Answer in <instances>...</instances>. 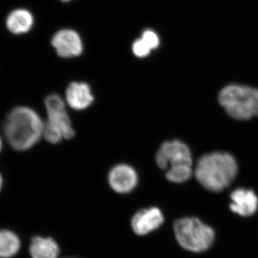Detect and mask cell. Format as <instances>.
Listing matches in <instances>:
<instances>
[{"label":"cell","mask_w":258,"mask_h":258,"mask_svg":"<svg viewBox=\"0 0 258 258\" xmlns=\"http://www.w3.org/2000/svg\"><path fill=\"white\" fill-rule=\"evenodd\" d=\"M43 122L36 112L28 107H17L5 120V137L15 150L25 151L38 142L43 136Z\"/></svg>","instance_id":"1"},{"label":"cell","mask_w":258,"mask_h":258,"mask_svg":"<svg viewBox=\"0 0 258 258\" xmlns=\"http://www.w3.org/2000/svg\"><path fill=\"white\" fill-rule=\"evenodd\" d=\"M238 166L228 153L213 152L199 159L195 176L205 189L219 192L228 187L235 179Z\"/></svg>","instance_id":"2"},{"label":"cell","mask_w":258,"mask_h":258,"mask_svg":"<svg viewBox=\"0 0 258 258\" xmlns=\"http://www.w3.org/2000/svg\"><path fill=\"white\" fill-rule=\"evenodd\" d=\"M219 101L228 115L235 119L245 120L258 116V89L232 84L220 91Z\"/></svg>","instance_id":"3"},{"label":"cell","mask_w":258,"mask_h":258,"mask_svg":"<svg viewBox=\"0 0 258 258\" xmlns=\"http://www.w3.org/2000/svg\"><path fill=\"white\" fill-rule=\"evenodd\" d=\"M174 228L180 245L190 252H205L215 242V231L198 218L180 219L174 224Z\"/></svg>","instance_id":"4"},{"label":"cell","mask_w":258,"mask_h":258,"mask_svg":"<svg viewBox=\"0 0 258 258\" xmlns=\"http://www.w3.org/2000/svg\"><path fill=\"white\" fill-rule=\"evenodd\" d=\"M192 161L189 147L179 140L164 142L156 156L157 165L162 169L174 166H192Z\"/></svg>","instance_id":"5"},{"label":"cell","mask_w":258,"mask_h":258,"mask_svg":"<svg viewBox=\"0 0 258 258\" xmlns=\"http://www.w3.org/2000/svg\"><path fill=\"white\" fill-rule=\"evenodd\" d=\"M45 104L48 118L47 122L58 128L63 135L64 139L73 138L75 131L66 111L63 100L58 95L52 94L47 97Z\"/></svg>","instance_id":"6"},{"label":"cell","mask_w":258,"mask_h":258,"mask_svg":"<svg viewBox=\"0 0 258 258\" xmlns=\"http://www.w3.org/2000/svg\"><path fill=\"white\" fill-rule=\"evenodd\" d=\"M51 42L57 55L64 58L77 57L83 52V45L81 37L73 30H59L52 37Z\"/></svg>","instance_id":"7"},{"label":"cell","mask_w":258,"mask_h":258,"mask_svg":"<svg viewBox=\"0 0 258 258\" xmlns=\"http://www.w3.org/2000/svg\"><path fill=\"white\" fill-rule=\"evenodd\" d=\"M108 181L112 189L116 192H130L138 183V175L132 166L127 164H118L111 169Z\"/></svg>","instance_id":"8"},{"label":"cell","mask_w":258,"mask_h":258,"mask_svg":"<svg viewBox=\"0 0 258 258\" xmlns=\"http://www.w3.org/2000/svg\"><path fill=\"white\" fill-rule=\"evenodd\" d=\"M164 218L159 208H152L137 212L132 219V226L134 232L139 235H145L159 228Z\"/></svg>","instance_id":"9"},{"label":"cell","mask_w":258,"mask_h":258,"mask_svg":"<svg viewBox=\"0 0 258 258\" xmlns=\"http://www.w3.org/2000/svg\"><path fill=\"white\" fill-rule=\"evenodd\" d=\"M231 211L242 217L254 215L258 209V198L252 190L239 188L230 195Z\"/></svg>","instance_id":"10"},{"label":"cell","mask_w":258,"mask_h":258,"mask_svg":"<svg viewBox=\"0 0 258 258\" xmlns=\"http://www.w3.org/2000/svg\"><path fill=\"white\" fill-rule=\"evenodd\" d=\"M66 101L75 110H84L92 104L93 96L91 88L86 83L73 82L68 86Z\"/></svg>","instance_id":"11"},{"label":"cell","mask_w":258,"mask_h":258,"mask_svg":"<svg viewBox=\"0 0 258 258\" xmlns=\"http://www.w3.org/2000/svg\"><path fill=\"white\" fill-rule=\"evenodd\" d=\"M34 24L33 15L28 10L17 9L8 15L6 25L8 30L15 35L28 33Z\"/></svg>","instance_id":"12"},{"label":"cell","mask_w":258,"mask_h":258,"mask_svg":"<svg viewBox=\"0 0 258 258\" xmlns=\"http://www.w3.org/2000/svg\"><path fill=\"white\" fill-rule=\"evenodd\" d=\"M32 258H57L59 247L51 238L35 237L32 238L30 247Z\"/></svg>","instance_id":"13"},{"label":"cell","mask_w":258,"mask_h":258,"mask_svg":"<svg viewBox=\"0 0 258 258\" xmlns=\"http://www.w3.org/2000/svg\"><path fill=\"white\" fill-rule=\"evenodd\" d=\"M20 247L18 236L8 230H0V257L14 256Z\"/></svg>","instance_id":"14"},{"label":"cell","mask_w":258,"mask_h":258,"mask_svg":"<svg viewBox=\"0 0 258 258\" xmlns=\"http://www.w3.org/2000/svg\"><path fill=\"white\" fill-rule=\"evenodd\" d=\"M192 166H179L170 167L166 171V179L171 182L182 183L190 179L192 174Z\"/></svg>","instance_id":"15"},{"label":"cell","mask_w":258,"mask_h":258,"mask_svg":"<svg viewBox=\"0 0 258 258\" xmlns=\"http://www.w3.org/2000/svg\"><path fill=\"white\" fill-rule=\"evenodd\" d=\"M43 136L47 142L51 144H58L64 139L63 135L58 128L48 122L44 126Z\"/></svg>","instance_id":"16"},{"label":"cell","mask_w":258,"mask_h":258,"mask_svg":"<svg viewBox=\"0 0 258 258\" xmlns=\"http://www.w3.org/2000/svg\"><path fill=\"white\" fill-rule=\"evenodd\" d=\"M132 50L137 57H146L150 55L152 50L142 38H140L134 42Z\"/></svg>","instance_id":"17"},{"label":"cell","mask_w":258,"mask_h":258,"mask_svg":"<svg viewBox=\"0 0 258 258\" xmlns=\"http://www.w3.org/2000/svg\"><path fill=\"white\" fill-rule=\"evenodd\" d=\"M146 43L149 45L152 50L157 49L159 46L160 44V40L159 37L158 36L157 34L155 32L151 30H145L142 34V36L141 37Z\"/></svg>","instance_id":"18"},{"label":"cell","mask_w":258,"mask_h":258,"mask_svg":"<svg viewBox=\"0 0 258 258\" xmlns=\"http://www.w3.org/2000/svg\"><path fill=\"white\" fill-rule=\"evenodd\" d=\"M2 186H3V178H2L1 174H0V190L2 189Z\"/></svg>","instance_id":"19"},{"label":"cell","mask_w":258,"mask_h":258,"mask_svg":"<svg viewBox=\"0 0 258 258\" xmlns=\"http://www.w3.org/2000/svg\"><path fill=\"white\" fill-rule=\"evenodd\" d=\"M1 149H2V141H1V139H0V152H1Z\"/></svg>","instance_id":"20"},{"label":"cell","mask_w":258,"mask_h":258,"mask_svg":"<svg viewBox=\"0 0 258 258\" xmlns=\"http://www.w3.org/2000/svg\"><path fill=\"white\" fill-rule=\"evenodd\" d=\"M61 1L64 2V3H67V2H70L71 0H61Z\"/></svg>","instance_id":"21"}]
</instances>
